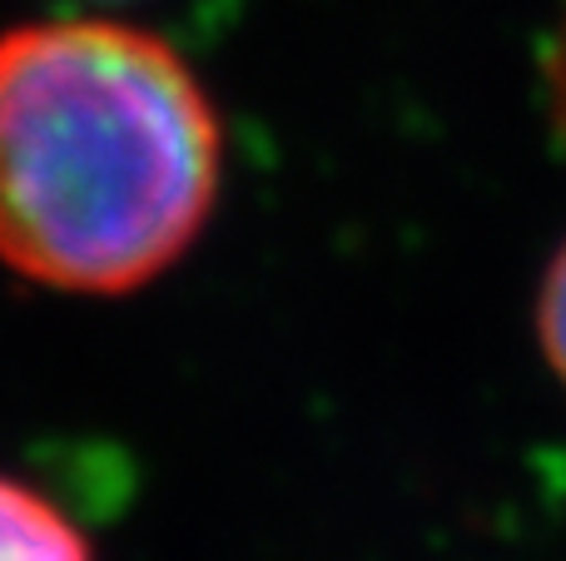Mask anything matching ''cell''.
Instances as JSON below:
<instances>
[{"label": "cell", "instance_id": "1", "mask_svg": "<svg viewBox=\"0 0 566 561\" xmlns=\"http://www.w3.org/2000/svg\"><path fill=\"white\" fill-rule=\"evenodd\" d=\"M224 125L165 35L105 15L0 30V264L115 298L195 248Z\"/></svg>", "mask_w": 566, "mask_h": 561}, {"label": "cell", "instance_id": "2", "mask_svg": "<svg viewBox=\"0 0 566 561\" xmlns=\"http://www.w3.org/2000/svg\"><path fill=\"white\" fill-rule=\"evenodd\" d=\"M0 561H95V547L60 502L0 477Z\"/></svg>", "mask_w": 566, "mask_h": 561}, {"label": "cell", "instance_id": "3", "mask_svg": "<svg viewBox=\"0 0 566 561\" xmlns=\"http://www.w3.org/2000/svg\"><path fill=\"white\" fill-rule=\"evenodd\" d=\"M537 343L547 368L557 373V383L566 388V244L552 254L537 288Z\"/></svg>", "mask_w": 566, "mask_h": 561}, {"label": "cell", "instance_id": "4", "mask_svg": "<svg viewBox=\"0 0 566 561\" xmlns=\"http://www.w3.org/2000/svg\"><path fill=\"white\" fill-rule=\"evenodd\" d=\"M542 95H547V119H552V135L566 149V10L552 30L547 50H542Z\"/></svg>", "mask_w": 566, "mask_h": 561}]
</instances>
